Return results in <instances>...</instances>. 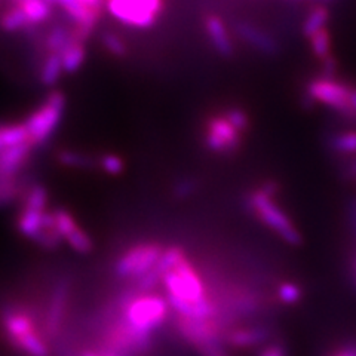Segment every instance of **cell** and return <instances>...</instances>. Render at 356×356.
<instances>
[{
	"label": "cell",
	"instance_id": "6da1fadb",
	"mask_svg": "<svg viewBox=\"0 0 356 356\" xmlns=\"http://www.w3.org/2000/svg\"><path fill=\"white\" fill-rule=\"evenodd\" d=\"M162 282L170 306L178 316L192 319H214L220 316V309L214 298L209 297L202 276L187 257L172 270L165 273Z\"/></svg>",
	"mask_w": 356,
	"mask_h": 356
},
{
	"label": "cell",
	"instance_id": "7a4b0ae2",
	"mask_svg": "<svg viewBox=\"0 0 356 356\" xmlns=\"http://www.w3.org/2000/svg\"><path fill=\"white\" fill-rule=\"evenodd\" d=\"M119 310L131 328L152 336L168 318L170 302L159 294L138 293L132 288L119 298Z\"/></svg>",
	"mask_w": 356,
	"mask_h": 356
},
{
	"label": "cell",
	"instance_id": "3957f363",
	"mask_svg": "<svg viewBox=\"0 0 356 356\" xmlns=\"http://www.w3.org/2000/svg\"><path fill=\"white\" fill-rule=\"evenodd\" d=\"M276 195L277 193L273 192L269 186L261 184L259 188L250 192L245 199V204L255 218L263 222L267 229L275 232L282 241L289 245H300L303 242L302 233L298 232L282 208L276 204Z\"/></svg>",
	"mask_w": 356,
	"mask_h": 356
},
{
	"label": "cell",
	"instance_id": "277c9868",
	"mask_svg": "<svg viewBox=\"0 0 356 356\" xmlns=\"http://www.w3.org/2000/svg\"><path fill=\"white\" fill-rule=\"evenodd\" d=\"M177 328L200 356H230L225 343L226 328L218 318L192 319L178 316Z\"/></svg>",
	"mask_w": 356,
	"mask_h": 356
},
{
	"label": "cell",
	"instance_id": "5b68a950",
	"mask_svg": "<svg viewBox=\"0 0 356 356\" xmlns=\"http://www.w3.org/2000/svg\"><path fill=\"white\" fill-rule=\"evenodd\" d=\"M166 9V0H106L104 10L119 24L146 30L158 24Z\"/></svg>",
	"mask_w": 356,
	"mask_h": 356
},
{
	"label": "cell",
	"instance_id": "8992f818",
	"mask_svg": "<svg viewBox=\"0 0 356 356\" xmlns=\"http://www.w3.org/2000/svg\"><path fill=\"white\" fill-rule=\"evenodd\" d=\"M64 110L65 95L60 91H51L24 119L29 140L33 147L43 146L54 136L61 124Z\"/></svg>",
	"mask_w": 356,
	"mask_h": 356
},
{
	"label": "cell",
	"instance_id": "52a82bcc",
	"mask_svg": "<svg viewBox=\"0 0 356 356\" xmlns=\"http://www.w3.org/2000/svg\"><path fill=\"white\" fill-rule=\"evenodd\" d=\"M352 85L343 83L334 77H316L306 88V97L312 102L325 106L349 122H356L355 110L350 102Z\"/></svg>",
	"mask_w": 356,
	"mask_h": 356
},
{
	"label": "cell",
	"instance_id": "ba28073f",
	"mask_svg": "<svg viewBox=\"0 0 356 356\" xmlns=\"http://www.w3.org/2000/svg\"><path fill=\"white\" fill-rule=\"evenodd\" d=\"M163 247L158 242H140L132 245L116 261V275L124 280H138L153 270L159 263Z\"/></svg>",
	"mask_w": 356,
	"mask_h": 356
},
{
	"label": "cell",
	"instance_id": "9c48e42d",
	"mask_svg": "<svg viewBox=\"0 0 356 356\" xmlns=\"http://www.w3.org/2000/svg\"><path fill=\"white\" fill-rule=\"evenodd\" d=\"M242 136L243 134L232 124L222 111L209 116L205 122L204 143L214 153L230 154L238 152L242 146Z\"/></svg>",
	"mask_w": 356,
	"mask_h": 356
},
{
	"label": "cell",
	"instance_id": "30bf717a",
	"mask_svg": "<svg viewBox=\"0 0 356 356\" xmlns=\"http://www.w3.org/2000/svg\"><path fill=\"white\" fill-rule=\"evenodd\" d=\"M52 216L55 227H57L63 242L72 247V250L79 254H89L94 250L91 236L79 226V222L76 221L72 213L64 208H57L52 211Z\"/></svg>",
	"mask_w": 356,
	"mask_h": 356
},
{
	"label": "cell",
	"instance_id": "8fae6325",
	"mask_svg": "<svg viewBox=\"0 0 356 356\" xmlns=\"http://www.w3.org/2000/svg\"><path fill=\"white\" fill-rule=\"evenodd\" d=\"M2 327L8 341L17 349L26 339L39 334L35 318L27 310L19 307H9L2 315Z\"/></svg>",
	"mask_w": 356,
	"mask_h": 356
},
{
	"label": "cell",
	"instance_id": "7c38bea8",
	"mask_svg": "<svg viewBox=\"0 0 356 356\" xmlns=\"http://www.w3.org/2000/svg\"><path fill=\"white\" fill-rule=\"evenodd\" d=\"M69 296H70V281L67 280V277H63V280H60L57 284H55L49 298L47 318H44L47 337L58 336L63 321H64L67 305H69Z\"/></svg>",
	"mask_w": 356,
	"mask_h": 356
},
{
	"label": "cell",
	"instance_id": "4fadbf2b",
	"mask_svg": "<svg viewBox=\"0 0 356 356\" xmlns=\"http://www.w3.org/2000/svg\"><path fill=\"white\" fill-rule=\"evenodd\" d=\"M204 31L211 47L225 58H232L235 55V44H233L232 33L220 15L208 14L204 18Z\"/></svg>",
	"mask_w": 356,
	"mask_h": 356
},
{
	"label": "cell",
	"instance_id": "5bb4252c",
	"mask_svg": "<svg viewBox=\"0 0 356 356\" xmlns=\"http://www.w3.org/2000/svg\"><path fill=\"white\" fill-rule=\"evenodd\" d=\"M270 337V331L261 325L229 328L225 332V343L232 349H251L266 343Z\"/></svg>",
	"mask_w": 356,
	"mask_h": 356
},
{
	"label": "cell",
	"instance_id": "9a60e30c",
	"mask_svg": "<svg viewBox=\"0 0 356 356\" xmlns=\"http://www.w3.org/2000/svg\"><path fill=\"white\" fill-rule=\"evenodd\" d=\"M235 31L245 43H248L250 47L266 55H276L281 51L280 43H277V40L272 35L257 26L250 24L247 21L238 22Z\"/></svg>",
	"mask_w": 356,
	"mask_h": 356
},
{
	"label": "cell",
	"instance_id": "2e32d148",
	"mask_svg": "<svg viewBox=\"0 0 356 356\" xmlns=\"http://www.w3.org/2000/svg\"><path fill=\"white\" fill-rule=\"evenodd\" d=\"M33 149L35 147L30 143H22L0 152V178L19 177L22 168L30 159Z\"/></svg>",
	"mask_w": 356,
	"mask_h": 356
},
{
	"label": "cell",
	"instance_id": "e0dca14e",
	"mask_svg": "<svg viewBox=\"0 0 356 356\" xmlns=\"http://www.w3.org/2000/svg\"><path fill=\"white\" fill-rule=\"evenodd\" d=\"M22 143H30L24 120L0 122V152L10 149Z\"/></svg>",
	"mask_w": 356,
	"mask_h": 356
},
{
	"label": "cell",
	"instance_id": "ac0fdd59",
	"mask_svg": "<svg viewBox=\"0 0 356 356\" xmlns=\"http://www.w3.org/2000/svg\"><path fill=\"white\" fill-rule=\"evenodd\" d=\"M327 144L334 154L356 156V131L349 129L332 132L327 138Z\"/></svg>",
	"mask_w": 356,
	"mask_h": 356
},
{
	"label": "cell",
	"instance_id": "d6986e66",
	"mask_svg": "<svg viewBox=\"0 0 356 356\" xmlns=\"http://www.w3.org/2000/svg\"><path fill=\"white\" fill-rule=\"evenodd\" d=\"M328 21H330V9L322 3L314 6L309 10L307 17L303 21V26H302L303 36L310 39L315 35V33H318L322 29H325Z\"/></svg>",
	"mask_w": 356,
	"mask_h": 356
},
{
	"label": "cell",
	"instance_id": "ffe728a7",
	"mask_svg": "<svg viewBox=\"0 0 356 356\" xmlns=\"http://www.w3.org/2000/svg\"><path fill=\"white\" fill-rule=\"evenodd\" d=\"M30 186L26 184L24 178L21 175L14 178H6L0 181V208L13 204L18 197L24 196L26 191Z\"/></svg>",
	"mask_w": 356,
	"mask_h": 356
},
{
	"label": "cell",
	"instance_id": "44dd1931",
	"mask_svg": "<svg viewBox=\"0 0 356 356\" xmlns=\"http://www.w3.org/2000/svg\"><path fill=\"white\" fill-rule=\"evenodd\" d=\"M57 159L61 165L69 166V168H77V170H88V168H95L98 166V159L92 158L86 153L76 152L64 149L57 153Z\"/></svg>",
	"mask_w": 356,
	"mask_h": 356
},
{
	"label": "cell",
	"instance_id": "7402d4cb",
	"mask_svg": "<svg viewBox=\"0 0 356 356\" xmlns=\"http://www.w3.org/2000/svg\"><path fill=\"white\" fill-rule=\"evenodd\" d=\"M309 42H310L312 54L315 55L316 60L324 61L332 55L331 54V43H332L331 33L327 27L315 33V35L309 39Z\"/></svg>",
	"mask_w": 356,
	"mask_h": 356
},
{
	"label": "cell",
	"instance_id": "603a6c76",
	"mask_svg": "<svg viewBox=\"0 0 356 356\" xmlns=\"http://www.w3.org/2000/svg\"><path fill=\"white\" fill-rule=\"evenodd\" d=\"M183 259H186V254L183 251V248L180 247H170L165 248L162 257L159 260V263L156 264L154 269L158 270V273L163 277L165 273H168L170 270H172L174 267L180 263Z\"/></svg>",
	"mask_w": 356,
	"mask_h": 356
},
{
	"label": "cell",
	"instance_id": "cb8c5ba5",
	"mask_svg": "<svg viewBox=\"0 0 356 356\" xmlns=\"http://www.w3.org/2000/svg\"><path fill=\"white\" fill-rule=\"evenodd\" d=\"M276 296H277V300H280L282 305L293 306V305H297L300 300H302L303 291H302V288H300V285H297L294 282H282L276 289Z\"/></svg>",
	"mask_w": 356,
	"mask_h": 356
},
{
	"label": "cell",
	"instance_id": "d4e9b609",
	"mask_svg": "<svg viewBox=\"0 0 356 356\" xmlns=\"http://www.w3.org/2000/svg\"><path fill=\"white\" fill-rule=\"evenodd\" d=\"M98 168L108 175H119L125 170V162L115 153H104L98 158Z\"/></svg>",
	"mask_w": 356,
	"mask_h": 356
},
{
	"label": "cell",
	"instance_id": "484cf974",
	"mask_svg": "<svg viewBox=\"0 0 356 356\" xmlns=\"http://www.w3.org/2000/svg\"><path fill=\"white\" fill-rule=\"evenodd\" d=\"M222 113L226 115V118L235 125L242 134L247 132L251 127L250 116L247 115V111L241 107H227L226 110H222Z\"/></svg>",
	"mask_w": 356,
	"mask_h": 356
},
{
	"label": "cell",
	"instance_id": "4316f807",
	"mask_svg": "<svg viewBox=\"0 0 356 356\" xmlns=\"http://www.w3.org/2000/svg\"><path fill=\"white\" fill-rule=\"evenodd\" d=\"M103 42H104V47L108 49V52L115 54V55H125L127 44L119 36L110 35V33H108V35H104Z\"/></svg>",
	"mask_w": 356,
	"mask_h": 356
},
{
	"label": "cell",
	"instance_id": "83f0119b",
	"mask_svg": "<svg viewBox=\"0 0 356 356\" xmlns=\"http://www.w3.org/2000/svg\"><path fill=\"white\" fill-rule=\"evenodd\" d=\"M195 188H196V184H195L193 180H181V181H178V183L175 184V187H174V195H175L177 197L184 199V197L191 196V195L195 192Z\"/></svg>",
	"mask_w": 356,
	"mask_h": 356
},
{
	"label": "cell",
	"instance_id": "f1b7e54d",
	"mask_svg": "<svg viewBox=\"0 0 356 356\" xmlns=\"http://www.w3.org/2000/svg\"><path fill=\"white\" fill-rule=\"evenodd\" d=\"M286 348L282 343H269L260 350L259 356H286Z\"/></svg>",
	"mask_w": 356,
	"mask_h": 356
},
{
	"label": "cell",
	"instance_id": "f546056e",
	"mask_svg": "<svg viewBox=\"0 0 356 356\" xmlns=\"http://www.w3.org/2000/svg\"><path fill=\"white\" fill-rule=\"evenodd\" d=\"M321 64H322V76L324 77H334V74H336V72H337V60H336V57H334V55H331V57H328L327 60H324V61H321Z\"/></svg>",
	"mask_w": 356,
	"mask_h": 356
},
{
	"label": "cell",
	"instance_id": "4dcf8cb0",
	"mask_svg": "<svg viewBox=\"0 0 356 356\" xmlns=\"http://www.w3.org/2000/svg\"><path fill=\"white\" fill-rule=\"evenodd\" d=\"M348 220H349V227L352 235L356 241V197L350 199L348 204Z\"/></svg>",
	"mask_w": 356,
	"mask_h": 356
},
{
	"label": "cell",
	"instance_id": "1f68e13d",
	"mask_svg": "<svg viewBox=\"0 0 356 356\" xmlns=\"http://www.w3.org/2000/svg\"><path fill=\"white\" fill-rule=\"evenodd\" d=\"M330 356H356V343L343 344L336 352Z\"/></svg>",
	"mask_w": 356,
	"mask_h": 356
},
{
	"label": "cell",
	"instance_id": "d6a6232c",
	"mask_svg": "<svg viewBox=\"0 0 356 356\" xmlns=\"http://www.w3.org/2000/svg\"><path fill=\"white\" fill-rule=\"evenodd\" d=\"M350 102H352V107L355 110V115H356V86H352V91H350Z\"/></svg>",
	"mask_w": 356,
	"mask_h": 356
},
{
	"label": "cell",
	"instance_id": "836d02e7",
	"mask_svg": "<svg viewBox=\"0 0 356 356\" xmlns=\"http://www.w3.org/2000/svg\"><path fill=\"white\" fill-rule=\"evenodd\" d=\"M350 270H352V276H353V281L356 284V254L353 255L352 259V264H350Z\"/></svg>",
	"mask_w": 356,
	"mask_h": 356
},
{
	"label": "cell",
	"instance_id": "e575fe53",
	"mask_svg": "<svg viewBox=\"0 0 356 356\" xmlns=\"http://www.w3.org/2000/svg\"><path fill=\"white\" fill-rule=\"evenodd\" d=\"M82 356H106L104 353H102V352H94V350H85L83 353H82Z\"/></svg>",
	"mask_w": 356,
	"mask_h": 356
},
{
	"label": "cell",
	"instance_id": "d590c367",
	"mask_svg": "<svg viewBox=\"0 0 356 356\" xmlns=\"http://www.w3.org/2000/svg\"><path fill=\"white\" fill-rule=\"evenodd\" d=\"M321 3H324V2H331V0H319Z\"/></svg>",
	"mask_w": 356,
	"mask_h": 356
},
{
	"label": "cell",
	"instance_id": "8d00e7d4",
	"mask_svg": "<svg viewBox=\"0 0 356 356\" xmlns=\"http://www.w3.org/2000/svg\"><path fill=\"white\" fill-rule=\"evenodd\" d=\"M2 180H6V178H0V181H2Z\"/></svg>",
	"mask_w": 356,
	"mask_h": 356
}]
</instances>
